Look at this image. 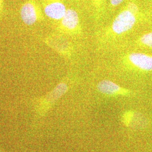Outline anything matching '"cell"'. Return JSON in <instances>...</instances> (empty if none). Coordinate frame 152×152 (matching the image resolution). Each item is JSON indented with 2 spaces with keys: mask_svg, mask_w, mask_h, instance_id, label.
Here are the masks:
<instances>
[{
  "mask_svg": "<svg viewBox=\"0 0 152 152\" xmlns=\"http://www.w3.org/2000/svg\"><path fill=\"white\" fill-rule=\"evenodd\" d=\"M137 16L126 7L115 18L112 23L111 26L112 32L120 35L130 31L136 24Z\"/></svg>",
  "mask_w": 152,
  "mask_h": 152,
  "instance_id": "6da1fadb",
  "label": "cell"
},
{
  "mask_svg": "<svg viewBox=\"0 0 152 152\" xmlns=\"http://www.w3.org/2000/svg\"><path fill=\"white\" fill-rule=\"evenodd\" d=\"M127 61L136 70L142 72H152V55L141 53H131L127 55Z\"/></svg>",
  "mask_w": 152,
  "mask_h": 152,
  "instance_id": "7a4b0ae2",
  "label": "cell"
},
{
  "mask_svg": "<svg viewBox=\"0 0 152 152\" xmlns=\"http://www.w3.org/2000/svg\"><path fill=\"white\" fill-rule=\"evenodd\" d=\"M44 12L46 15L55 20H60L66 12V8L61 0H44Z\"/></svg>",
  "mask_w": 152,
  "mask_h": 152,
  "instance_id": "3957f363",
  "label": "cell"
},
{
  "mask_svg": "<svg viewBox=\"0 0 152 152\" xmlns=\"http://www.w3.org/2000/svg\"><path fill=\"white\" fill-rule=\"evenodd\" d=\"M97 88L99 92L108 95H126L130 93L128 90L122 88L113 82L107 80L100 82L97 85Z\"/></svg>",
  "mask_w": 152,
  "mask_h": 152,
  "instance_id": "277c9868",
  "label": "cell"
},
{
  "mask_svg": "<svg viewBox=\"0 0 152 152\" xmlns=\"http://www.w3.org/2000/svg\"><path fill=\"white\" fill-rule=\"evenodd\" d=\"M37 6L32 2H28L22 6L20 15L23 21L27 25H32L37 19Z\"/></svg>",
  "mask_w": 152,
  "mask_h": 152,
  "instance_id": "5b68a950",
  "label": "cell"
},
{
  "mask_svg": "<svg viewBox=\"0 0 152 152\" xmlns=\"http://www.w3.org/2000/svg\"><path fill=\"white\" fill-rule=\"evenodd\" d=\"M61 20V24L69 31H77L80 25V18L77 12L72 9L66 10Z\"/></svg>",
  "mask_w": 152,
  "mask_h": 152,
  "instance_id": "8992f818",
  "label": "cell"
},
{
  "mask_svg": "<svg viewBox=\"0 0 152 152\" xmlns=\"http://www.w3.org/2000/svg\"><path fill=\"white\" fill-rule=\"evenodd\" d=\"M68 86L64 83H61L59 84L54 89L50 92L46 99V101L48 103L51 104L54 103L66 92Z\"/></svg>",
  "mask_w": 152,
  "mask_h": 152,
  "instance_id": "52a82bcc",
  "label": "cell"
},
{
  "mask_svg": "<svg viewBox=\"0 0 152 152\" xmlns=\"http://www.w3.org/2000/svg\"><path fill=\"white\" fill-rule=\"evenodd\" d=\"M137 43L143 47L152 49V32L142 35L137 40Z\"/></svg>",
  "mask_w": 152,
  "mask_h": 152,
  "instance_id": "ba28073f",
  "label": "cell"
},
{
  "mask_svg": "<svg viewBox=\"0 0 152 152\" xmlns=\"http://www.w3.org/2000/svg\"><path fill=\"white\" fill-rule=\"evenodd\" d=\"M92 4L97 15L103 14L105 9L106 0H91Z\"/></svg>",
  "mask_w": 152,
  "mask_h": 152,
  "instance_id": "9c48e42d",
  "label": "cell"
},
{
  "mask_svg": "<svg viewBox=\"0 0 152 152\" xmlns=\"http://www.w3.org/2000/svg\"><path fill=\"white\" fill-rule=\"evenodd\" d=\"M126 7H127V9H129L130 11L135 14L136 15L139 16L140 15L139 8L136 3L134 2H130L127 4V5Z\"/></svg>",
  "mask_w": 152,
  "mask_h": 152,
  "instance_id": "30bf717a",
  "label": "cell"
},
{
  "mask_svg": "<svg viewBox=\"0 0 152 152\" xmlns=\"http://www.w3.org/2000/svg\"><path fill=\"white\" fill-rule=\"evenodd\" d=\"M124 1V0H110V7L111 9H114L120 5Z\"/></svg>",
  "mask_w": 152,
  "mask_h": 152,
  "instance_id": "8fae6325",
  "label": "cell"
},
{
  "mask_svg": "<svg viewBox=\"0 0 152 152\" xmlns=\"http://www.w3.org/2000/svg\"><path fill=\"white\" fill-rule=\"evenodd\" d=\"M0 152H1V150H0Z\"/></svg>",
  "mask_w": 152,
  "mask_h": 152,
  "instance_id": "7c38bea8",
  "label": "cell"
},
{
  "mask_svg": "<svg viewBox=\"0 0 152 152\" xmlns=\"http://www.w3.org/2000/svg\"></svg>",
  "mask_w": 152,
  "mask_h": 152,
  "instance_id": "4fadbf2b",
  "label": "cell"
}]
</instances>
